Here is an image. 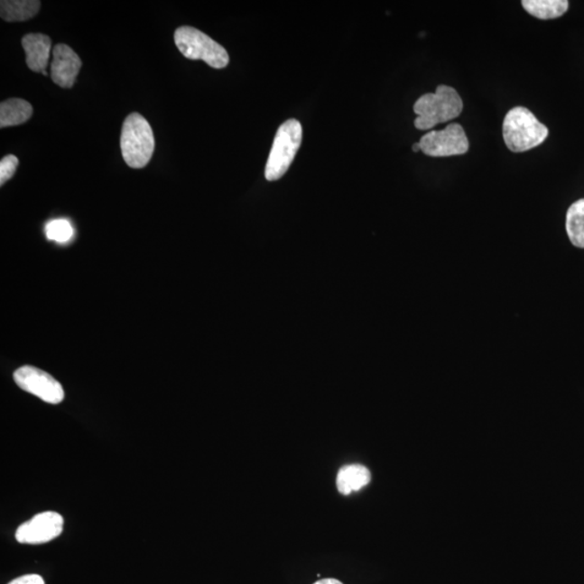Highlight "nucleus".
<instances>
[{
    "mask_svg": "<svg viewBox=\"0 0 584 584\" xmlns=\"http://www.w3.org/2000/svg\"><path fill=\"white\" fill-rule=\"evenodd\" d=\"M413 151L416 153L422 151V145H420L419 142L413 145Z\"/></svg>",
    "mask_w": 584,
    "mask_h": 584,
    "instance_id": "obj_20",
    "label": "nucleus"
},
{
    "mask_svg": "<svg viewBox=\"0 0 584 584\" xmlns=\"http://www.w3.org/2000/svg\"><path fill=\"white\" fill-rule=\"evenodd\" d=\"M40 9L38 0H3L0 16L7 22H23L35 16Z\"/></svg>",
    "mask_w": 584,
    "mask_h": 584,
    "instance_id": "obj_13",
    "label": "nucleus"
},
{
    "mask_svg": "<svg viewBox=\"0 0 584 584\" xmlns=\"http://www.w3.org/2000/svg\"><path fill=\"white\" fill-rule=\"evenodd\" d=\"M314 584H343L341 581L334 579V578H327V579H321Z\"/></svg>",
    "mask_w": 584,
    "mask_h": 584,
    "instance_id": "obj_19",
    "label": "nucleus"
},
{
    "mask_svg": "<svg viewBox=\"0 0 584 584\" xmlns=\"http://www.w3.org/2000/svg\"><path fill=\"white\" fill-rule=\"evenodd\" d=\"M174 42L185 58L203 60L211 68L225 69L230 62L226 49L195 27H179L174 32Z\"/></svg>",
    "mask_w": 584,
    "mask_h": 584,
    "instance_id": "obj_5",
    "label": "nucleus"
},
{
    "mask_svg": "<svg viewBox=\"0 0 584 584\" xmlns=\"http://www.w3.org/2000/svg\"><path fill=\"white\" fill-rule=\"evenodd\" d=\"M19 166L18 157L14 155L5 156L0 162V185H4L16 171Z\"/></svg>",
    "mask_w": 584,
    "mask_h": 584,
    "instance_id": "obj_17",
    "label": "nucleus"
},
{
    "mask_svg": "<svg viewBox=\"0 0 584 584\" xmlns=\"http://www.w3.org/2000/svg\"><path fill=\"white\" fill-rule=\"evenodd\" d=\"M524 9L540 20L558 19L569 10L567 0H524Z\"/></svg>",
    "mask_w": 584,
    "mask_h": 584,
    "instance_id": "obj_14",
    "label": "nucleus"
},
{
    "mask_svg": "<svg viewBox=\"0 0 584 584\" xmlns=\"http://www.w3.org/2000/svg\"><path fill=\"white\" fill-rule=\"evenodd\" d=\"M8 584H45L40 575H25L9 582Z\"/></svg>",
    "mask_w": 584,
    "mask_h": 584,
    "instance_id": "obj_18",
    "label": "nucleus"
},
{
    "mask_svg": "<svg viewBox=\"0 0 584 584\" xmlns=\"http://www.w3.org/2000/svg\"><path fill=\"white\" fill-rule=\"evenodd\" d=\"M49 240L59 244H67L74 236V228L68 220L58 219L48 223L45 228Z\"/></svg>",
    "mask_w": 584,
    "mask_h": 584,
    "instance_id": "obj_16",
    "label": "nucleus"
},
{
    "mask_svg": "<svg viewBox=\"0 0 584 584\" xmlns=\"http://www.w3.org/2000/svg\"><path fill=\"white\" fill-rule=\"evenodd\" d=\"M120 149L124 161L131 168H144L150 162L155 149L154 134L149 122L140 114L133 113L125 117Z\"/></svg>",
    "mask_w": 584,
    "mask_h": 584,
    "instance_id": "obj_3",
    "label": "nucleus"
},
{
    "mask_svg": "<svg viewBox=\"0 0 584 584\" xmlns=\"http://www.w3.org/2000/svg\"><path fill=\"white\" fill-rule=\"evenodd\" d=\"M422 151L431 157H450L466 154L468 139L459 124L452 123L440 131H431L419 142Z\"/></svg>",
    "mask_w": 584,
    "mask_h": 584,
    "instance_id": "obj_6",
    "label": "nucleus"
},
{
    "mask_svg": "<svg viewBox=\"0 0 584 584\" xmlns=\"http://www.w3.org/2000/svg\"><path fill=\"white\" fill-rule=\"evenodd\" d=\"M42 75H45V76H47V75H48V74H47V72H46V70H43Z\"/></svg>",
    "mask_w": 584,
    "mask_h": 584,
    "instance_id": "obj_21",
    "label": "nucleus"
},
{
    "mask_svg": "<svg viewBox=\"0 0 584 584\" xmlns=\"http://www.w3.org/2000/svg\"><path fill=\"white\" fill-rule=\"evenodd\" d=\"M502 134L507 149L523 153L542 145L548 138L549 129L528 108L516 107L506 113Z\"/></svg>",
    "mask_w": 584,
    "mask_h": 584,
    "instance_id": "obj_2",
    "label": "nucleus"
},
{
    "mask_svg": "<svg viewBox=\"0 0 584 584\" xmlns=\"http://www.w3.org/2000/svg\"><path fill=\"white\" fill-rule=\"evenodd\" d=\"M301 142L302 125L297 119H288L278 128L265 166L267 181H276L287 172Z\"/></svg>",
    "mask_w": 584,
    "mask_h": 584,
    "instance_id": "obj_4",
    "label": "nucleus"
},
{
    "mask_svg": "<svg viewBox=\"0 0 584 584\" xmlns=\"http://www.w3.org/2000/svg\"><path fill=\"white\" fill-rule=\"evenodd\" d=\"M462 110L463 101L458 91L450 86L440 85L434 94H425L414 103L413 112L418 116L414 125L419 130L432 129L457 118Z\"/></svg>",
    "mask_w": 584,
    "mask_h": 584,
    "instance_id": "obj_1",
    "label": "nucleus"
},
{
    "mask_svg": "<svg viewBox=\"0 0 584 584\" xmlns=\"http://www.w3.org/2000/svg\"><path fill=\"white\" fill-rule=\"evenodd\" d=\"M371 473L362 465H348L342 467L338 472L337 487L343 496H348L363 489L370 483Z\"/></svg>",
    "mask_w": 584,
    "mask_h": 584,
    "instance_id": "obj_11",
    "label": "nucleus"
},
{
    "mask_svg": "<svg viewBox=\"0 0 584 584\" xmlns=\"http://www.w3.org/2000/svg\"><path fill=\"white\" fill-rule=\"evenodd\" d=\"M64 520L57 512L40 513L22 524L15 533L16 542L23 544H42L51 542L62 533Z\"/></svg>",
    "mask_w": 584,
    "mask_h": 584,
    "instance_id": "obj_8",
    "label": "nucleus"
},
{
    "mask_svg": "<svg viewBox=\"0 0 584 584\" xmlns=\"http://www.w3.org/2000/svg\"><path fill=\"white\" fill-rule=\"evenodd\" d=\"M51 75L53 83L62 88H72L81 69V60L72 48L59 43L53 48Z\"/></svg>",
    "mask_w": 584,
    "mask_h": 584,
    "instance_id": "obj_9",
    "label": "nucleus"
},
{
    "mask_svg": "<svg viewBox=\"0 0 584 584\" xmlns=\"http://www.w3.org/2000/svg\"><path fill=\"white\" fill-rule=\"evenodd\" d=\"M22 47L24 49L27 68L36 73L46 70L51 58V38L40 32L27 34L22 38Z\"/></svg>",
    "mask_w": 584,
    "mask_h": 584,
    "instance_id": "obj_10",
    "label": "nucleus"
},
{
    "mask_svg": "<svg viewBox=\"0 0 584 584\" xmlns=\"http://www.w3.org/2000/svg\"><path fill=\"white\" fill-rule=\"evenodd\" d=\"M14 378L20 389L31 393L43 402L57 405L64 400L61 384L42 369L23 366L15 371Z\"/></svg>",
    "mask_w": 584,
    "mask_h": 584,
    "instance_id": "obj_7",
    "label": "nucleus"
},
{
    "mask_svg": "<svg viewBox=\"0 0 584 584\" xmlns=\"http://www.w3.org/2000/svg\"><path fill=\"white\" fill-rule=\"evenodd\" d=\"M32 116L31 103L16 97L5 100L0 105V128L24 124Z\"/></svg>",
    "mask_w": 584,
    "mask_h": 584,
    "instance_id": "obj_12",
    "label": "nucleus"
},
{
    "mask_svg": "<svg viewBox=\"0 0 584 584\" xmlns=\"http://www.w3.org/2000/svg\"><path fill=\"white\" fill-rule=\"evenodd\" d=\"M566 233L577 248H584V199L571 204L566 214Z\"/></svg>",
    "mask_w": 584,
    "mask_h": 584,
    "instance_id": "obj_15",
    "label": "nucleus"
}]
</instances>
